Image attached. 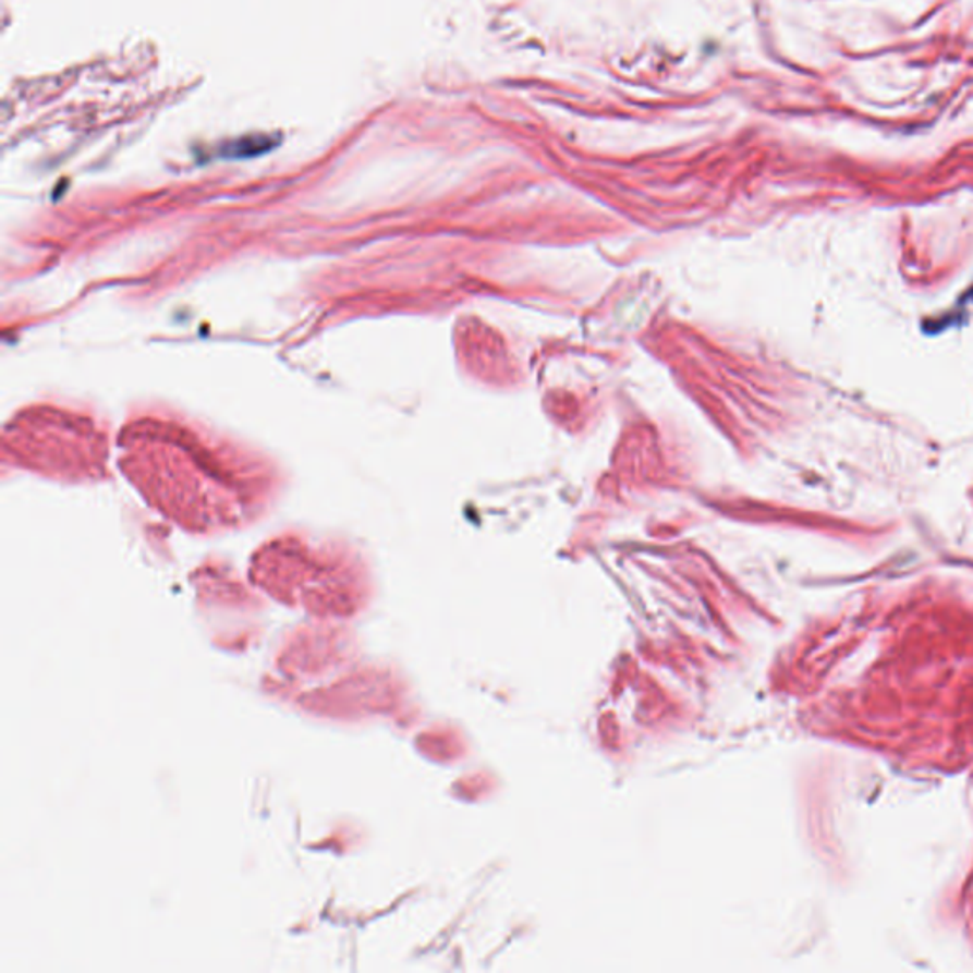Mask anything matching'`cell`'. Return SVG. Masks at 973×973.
Listing matches in <instances>:
<instances>
[{
	"instance_id": "cell-1",
	"label": "cell",
	"mask_w": 973,
	"mask_h": 973,
	"mask_svg": "<svg viewBox=\"0 0 973 973\" xmlns=\"http://www.w3.org/2000/svg\"><path fill=\"white\" fill-rule=\"evenodd\" d=\"M276 139L272 135H247L242 139H234L231 143H224L219 149V155L224 158H247L265 155L270 149H275Z\"/></svg>"
}]
</instances>
